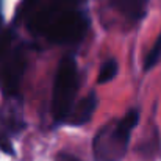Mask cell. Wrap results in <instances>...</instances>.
Segmentation results:
<instances>
[{
	"label": "cell",
	"instance_id": "6da1fadb",
	"mask_svg": "<svg viewBox=\"0 0 161 161\" xmlns=\"http://www.w3.org/2000/svg\"><path fill=\"white\" fill-rule=\"evenodd\" d=\"M139 120L136 109L128 111L114 125L103 127L94 138L92 150L96 161H120L128 149L130 136Z\"/></svg>",
	"mask_w": 161,
	"mask_h": 161
},
{
	"label": "cell",
	"instance_id": "7a4b0ae2",
	"mask_svg": "<svg viewBox=\"0 0 161 161\" xmlns=\"http://www.w3.org/2000/svg\"><path fill=\"white\" fill-rule=\"evenodd\" d=\"M77 85H78V77H77L75 59L66 56L61 59L58 66L53 85L52 114L56 122H63L67 119V116H70L75 94H77Z\"/></svg>",
	"mask_w": 161,
	"mask_h": 161
},
{
	"label": "cell",
	"instance_id": "3957f363",
	"mask_svg": "<svg viewBox=\"0 0 161 161\" xmlns=\"http://www.w3.org/2000/svg\"><path fill=\"white\" fill-rule=\"evenodd\" d=\"M88 25L89 22L81 13L69 9L52 20V24L44 31V36L56 44L77 42L86 35Z\"/></svg>",
	"mask_w": 161,
	"mask_h": 161
},
{
	"label": "cell",
	"instance_id": "277c9868",
	"mask_svg": "<svg viewBox=\"0 0 161 161\" xmlns=\"http://www.w3.org/2000/svg\"><path fill=\"white\" fill-rule=\"evenodd\" d=\"M25 67H27V58L22 49L11 52L9 56L6 58L3 64V70H2V80H3V88L8 94L17 92Z\"/></svg>",
	"mask_w": 161,
	"mask_h": 161
},
{
	"label": "cell",
	"instance_id": "5b68a950",
	"mask_svg": "<svg viewBox=\"0 0 161 161\" xmlns=\"http://www.w3.org/2000/svg\"><path fill=\"white\" fill-rule=\"evenodd\" d=\"M77 0H53L50 2L47 6H44L42 9H39L30 20V28L35 33H41L44 35V31L47 30V27L52 24V20L56 19L59 14H63L64 11L74 9Z\"/></svg>",
	"mask_w": 161,
	"mask_h": 161
},
{
	"label": "cell",
	"instance_id": "8992f818",
	"mask_svg": "<svg viewBox=\"0 0 161 161\" xmlns=\"http://www.w3.org/2000/svg\"><path fill=\"white\" fill-rule=\"evenodd\" d=\"M96 107H97V99H96V94L91 92V94H88L85 99H81V100L78 102V105L75 107V109L70 113L69 122H70L72 125H75V127L85 125V124L89 122V119L92 117Z\"/></svg>",
	"mask_w": 161,
	"mask_h": 161
},
{
	"label": "cell",
	"instance_id": "52a82bcc",
	"mask_svg": "<svg viewBox=\"0 0 161 161\" xmlns=\"http://www.w3.org/2000/svg\"><path fill=\"white\" fill-rule=\"evenodd\" d=\"M149 0H114L116 8L130 20H141L146 14Z\"/></svg>",
	"mask_w": 161,
	"mask_h": 161
},
{
	"label": "cell",
	"instance_id": "ba28073f",
	"mask_svg": "<svg viewBox=\"0 0 161 161\" xmlns=\"http://www.w3.org/2000/svg\"><path fill=\"white\" fill-rule=\"evenodd\" d=\"M117 74V61L116 59H108L102 64L100 72H99V83H108L111 81Z\"/></svg>",
	"mask_w": 161,
	"mask_h": 161
},
{
	"label": "cell",
	"instance_id": "9c48e42d",
	"mask_svg": "<svg viewBox=\"0 0 161 161\" xmlns=\"http://www.w3.org/2000/svg\"><path fill=\"white\" fill-rule=\"evenodd\" d=\"M161 58V35L160 38L157 39V42L153 44V47H152V50L149 52V55H147V58H146V64H144V67L149 70V69H152L158 61H160Z\"/></svg>",
	"mask_w": 161,
	"mask_h": 161
},
{
	"label": "cell",
	"instance_id": "30bf717a",
	"mask_svg": "<svg viewBox=\"0 0 161 161\" xmlns=\"http://www.w3.org/2000/svg\"><path fill=\"white\" fill-rule=\"evenodd\" d=\"M9 42H11V35H9V33H5V35L0 36V59L3 58L5 52L8 50Z\"/></svg>",
	"mask_w": 161,
	"mask_h": 161
},
{
	"label": "cell",
	"instance_id": "8fae6325",
	"mask_svg": "<svg viewBox=\"0 0 161 161\" xmlns=\"http://www.w3.org/2000/svg\"><path fill=\"white\" fill-rule=\"evenodd\" d=\"M0 149H2L3 152L9 153V155H13V153H14V152H13V147H11V144L6 141V138H2V136H0Z\"/></svg>",
	"mask_w": 161,
	"mask_h": 161
},
{
	"label": "cell",
	"instance_id": "7c38bea8",
	"mask_svg": "<svg viewBox=\"0 0 161 161\" xmlns=\"http://www.w3.org/2000/svg\"><path fill=\"white\" fill-rule=\"evenodd\" d=\"M55 161H80V160H78L77 157L70 155V153H59Z\"/></svg>",
	"mask_w": 161,
	"mask_h": 161
},
{
	"label": "cell",
	"instance_id": "4fadbf2b",
	"mask_svg": "<svg viewBox=\"0 0 161 161\" xmlns=\"http://www.w3.org/2000/svg\"><path fill=\"white\" fill-rule=\"evenodd\" d=\"M36 2H38V0H25V5L30 8V6H31V5H35Z\"/></svg>",
	"mask_w": 161,
	"mask_h": 161
},
{
	"label": "cell",
	"instance_id": "5bb4252c",
	"mask_svg": "<svg viewBox=\"0 0 161 161\" xmlns=\"http://www.w3.org/2000/svg\"><path fill=\"white\" fill-rule=\"evenodd\" d=\"M0 20H2V17H0Z\"/></svg>",
	"mask_w": 161,
	"mask_h": 161
}]
</instances>
